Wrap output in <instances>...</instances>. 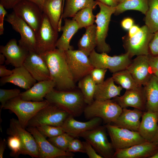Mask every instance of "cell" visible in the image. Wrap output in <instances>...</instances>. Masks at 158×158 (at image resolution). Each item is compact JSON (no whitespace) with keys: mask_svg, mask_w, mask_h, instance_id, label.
<instances>
[{"mask_svg":"<svg viewBox=\"0 0 158 158\" xmlns=\"http://www.w3.org/2000/svg\"><path fill=\"white\" fill-rule=\"evenodd\" d=\"M149 0H125L116 7L114 14L118 15L129 10H136L145 15L149 7Z\"/></svg>","mask_w":158,"mask_h":158,"instance_id":"cell-33","label":"cell"},{"mask_svg":"<svg viewBox=\"0 0 158 158\" xmlns=\"http://www.w3.org/2000/svg\"><path fill=\"white\" fill-rule=\"evenodd\" d=\"M140 30V28L135 25H133L129 30L128 36L130 37H132L137 33Z\"/></svg>","mask_w":158,"mask_h":158,"instance_id":"cell-52","label":"cell"},{"mask_svg":"<svg viewBox=\"0 0 158 158\" xmlns=\"http://www.w3.org/2000/svg\"><path fill=\"white\" fill-rule=\"evenodd\" d=\"M89 57L94 68L108 69L113 73L126 69L132 60L127 53L110 56L105 52L97 53L95 50Z\"/></svg>","mask_w":158,"mask_h":158,"instance_id":"cell-6","label":"cell"},{"mask_svg":"<svg viewBox=\"0 0 158 158\" xmlns=\"http://www.w3.org/2000/svg\"><path fill=\"white\" fill-rule=\"evenodd\" d=\"M133 20L130 18H128L124 19L121 22L122 28L126 30H129L133 25Z\"/></svg>","mask_w":158,"mask_h":158,"instance_id":"cell-49","label":"cell"},{"mask_svg":"<svg viewBox=\"0 0 158 158\" xmlns=\"http://www.w3.org/2000/svg\"><path fill=\"white\" fill-rule=\"evenodd\" d=\"M93 9L91 8H85L78 12L73 17V19L77 23L80 29L86 28L93 24L96 16L93 14Z\"/></svg>","mask_w":158,"mask_h":158,"instance_id":"cell-37","label":"cell"},{"mask_svg":"<svg viewBox=\"0 0 158 158\" xmlns=\"http://www.w3.org/2000/svg\"><path fill=\"white\" fill-rule=\"evenodd\" d=\"M158 146V125L156 132L154 138L151 141Z\"/></svg>","mask_w":158,"mask_h":158,"instance_id":"cell-55","label":"cell"},{"mask_svg":"<svg viewBox=\"0 0 158 158\" xmlns=\"http://www.w3.org/2000/svg\"><path fill=\"white\" fill-rule=\"evenodd\" d=\"M64 0H45L42 8L43 13L46 15L54 29L61 31V16Z\"/></svg>","mask_w":158,"mask_h":158,"instance_id":"cell-27","label":"cell"},{"mask_svg":"<svg viewBox=\"0 0 158 158\" xmlns=\"http://www.w3.org/2000/svg\"><path fill=\"white\" fill-rule=\"evenodd\" d=\"M62 18L73 17L80 10L87 7L94 9L97 5L94 0H65Z\"/></svg>","mask_w":158,"mask_h":158,"instance_id":"cell-32","label":"cell"},{"mask_svg":"<svg viewBox=\"0 0 158 158\" xmlns=\"http://www.w3.org/2000/svg\"><path fill=\"white\" fill-rule=\"evenodd\" d=\"M22 0H0V4L6 9H13Z\"/></svg>","mask_w":158,"mask_h":158,"instance_id":"cell-48","label":"cell"},{"mask_svg":"<svg viewBox=\"0 0 158 158\" xmlns=\"http://www.w3.org/2000/svg\"><path fill=\"white\" fill-rule=\"evenodd\" d=\"M97 5L100 9L96 16L95 22L96 25V35L97 51L99 53L110 52L111 48L106 42L111 17L114 14L116 7L108 6L100 2L96 1Z\"/></svg>","mask_w":158,"mask_h":158,"instance_id":"cell-5","label":"cell"},{"mask_svg":"<svg viewBox=\"0 0 158 158\" xmlns=\"http://www.w3.org/2000/svg\"><path fill=\"white\" fill-rule=\"evenodd\" d=\"M112 77L115 83L126 90L141 86L126 69L113 73Z\"/></svg>","mask_w":158,"mask_h":158,"instance_id":"cell-36","label":"cell"},{"mask_svg":"<svg viewBox=\"0 0 158 158\" xmlns=\"http://www.w3.org/2000/svg\"><path fill=\"white\" fill-rule=\"evenodd\" d=\"M84 145L85 153L90 158H103L98 154L91 144L86 141L83 142Z\"/></svg>","mask_w":158,"mask_h":158,"instance_id":"cell-46","label":"cell"},{"mask_svg":"<svg viewBox=\"0 0 158 158\" xmlns=\"http://www.w3.org/2000/svg\"><path fill=\"white\" fill-rule=\"evenodd\" d=\"M144 111L134 108L132 110L127 108L122 111L116 119L111 124L118 127L138 132Z\"/></svg>","mask_w":158,"mask_h":158,"instance_id":"cell-25","label":"cell"},{"mask_svg":"<svg viewBox=\"0 0 158 158\" xmlns=\"http://www.w3.org/2000/svg\"><path fill=\"white\" fill-rule=\"evenodd\" d=\"M39 131L45 137L52 138L65 133L61 127L48 125H41L36 126Z\"/></svg>","mask_w":158,"mask_h":158,"instance_id":"cell-40","label":"cell"},{"mask_svg":"<svg viewBox=\"0 0 158 158\" xmlns=\"http://www.w3.org/2000/svg\"><path fill=\"white\" fill-rule=\"evenodd\" d=\"M23 66L36 81L50 79L49 71L45 61L35 51H29Z\"/></svg>","mask_w":158,"mask_h":158,"instance_id":"cell-18","label":"cell"},{"mask_svg":"<svg viewBox=\"0 0 158 158\" xmlns=\"http://www.w3.org/2000/svg\"><path fill=\"white\" fill-rule=\"evenodd\" d=\"M150 158H158V151Z\"/></svg>","mask_w":158,"mask_h":158,"instance_id":"cell-57","label":"cell"},{"mask_svg":"<svg viewBox=\"0 0 158 158\" xmlns=\"http://www.w3.org/2000/svg\"><path fill=\"white\" fill-rule=\"evenodd\" d=\"M5 20L20 34L18 44L29 51H35L36 34L33 29L13 11L7 14Z\"/></svg>","mask_w":158,"mask_h":158,"instance_id":"cell-13","label":"cell"},{"mask_svg":"<svg viewBox=\"0 0 158 158\" xmlns=\"http://www.w3.org/2000/svg\"><path fill=\"white\" fill-rule=\"evenodd\" d=\"M122 88L114 84L112 77L107 78L103 82L96 84L94 95V100H105L111 99L120 96Z\"/></svg>","mask_w":158,"mask_h":158,"instance_id":"cell-28","label":"cell"},{"mask_svg":"<svg viewBox=\"0 0 158 158\" xmlns=\"http://www.w3.org/2000/svg\"><path fill=\"white\" fill-rule=\"evenodd\" d=\"M105 126L99 125L82 133L83 138L92 146L103 158H113L115 150L108 139Z\"/></svg>","mask_w":158,"mask_h":158,"instance_id":"cell-8","label":"cell"},{"mask_svg":"<svg viewBox=\"0 0 158 158\" xmlns=\"http://www.w3.org/2000/svg\"><path fill=\"white\" fill-rule=\"evenodd\" d=\"M65 52L68 66L75 82L89 74L94 68L89 56L82 51L69 49Z\"/></svg>","mask_w":158,"mask_h":158,"instance_id":"cell-12","label":"cell"},{"mask_svg":"<svg viewBox=\"0 0 158 158\" xmlns=\"http://www.w3.org/2000/svg\"><path fill=\"white\" fill-rule=\"evenodd\" d=\"M29 51L17 44V40L12 39L4 46H0V52L5 57L6 64H11L15 67L23 66Z\"/></svg>","mask_w":158,"mask_h":158,"instance_id":"cell-20","label":"cell"},{"mask_svg":"<svg viewBox=\"0 0 158 158\" xmlns=\"http://www.w3.org/2000/svg\"><path fill=\"white\" fill-rule=\"evenodd\" d=\"M115 150L127 148L146 141L138 132L121 128L111 124L104 125Z\"/></svg>","mask_w":158,"mask_h":158,"instance_id":"cell-9","label":"cell"},{"mask_svg":"<svg viewBox=\"0 0 158 158\" xmlns=\"http://www.w3.org/2000/svg\"><path fill=\"white\" fill-rule=\"evenodd\" d=\"M138 132L146 141H151L156 132L158 125V113L144 111Z\"/></svg>","mask_w":158,"mask_h":158,"instance_id":"cell-26","label":"cell"},{"mask_svg":"<svg viewBox=\"0 0 158 158\" xmlns=\"http://www.w3.org/2000/svg\"><path fill=\"white\" fill-rule=\"evenodd\" d=\"M154 34L145 25L140 28V31L134 36L123 37V45L126 53L131 58L135 56L149 54V44Z\"/></svg>","mask_w":158,"mask_h":158,"instance_id":"cell-10","label":"cell"},{"mask_svg":"<svg viewBox=\"0 0 158 158\" xmlns=\"http://www.w3.org/2000/svg\"><path fill=\"white\" fill-rule=\"evenodd\" d=\"M148 62L153 75L158 78V55H148Z\"/></svg>","mask_w":158,"mask_h":158,"instance_id":"cell-44","label":"cell"},{"mask_svg":"<svg viewBox=\"0 0 158 158\" xmlns=\"http://www.w3.org/2000/svg\"><path fill=\"white\" fill-rule=\"evenodd\" d=\"M107 69L94 68L89 74L96 84H100L104 81Z\"/></svg>","mask_w":158,"mask_h":158,"instance_id":"cell-42","label":"cell"},{"mask_svg":"<svg viewBox=\"0 0 158 158\" xmlns=\"http://www.w3.org/2000/svg\"><path fill=\"white\" fill-rule=\"evenodd\" d=\"M85 29V33L78 41V50L89 56L97 45L96 25L93 24Z\"/></svg>","mask_w":158,"mask_h":158,"instance_id":"cell-31","label":"cell"},{"mask_svg":"<svg viewBox=\"0 0 158 158\" xmlns=\"http://www.w3.org/2000/svg\"><path fill=\"white\" fill-rule=\"evenodd\" d=\"M145 21L150 32L154 34L158 31V0H149Z\"/></svg>","mask_w":158,"mask_h":158,"instance_id":"cell-35","label":"cell"},{"mask_svg":"<svg viewBox=\"0 0 158 158\" xmlns=\"http://www.w3.org/2000/svg\"><path fill=\"white\" fill-rule=\"evenodd\" d=\"M49 103L46 99L40 102L24 100L19 95L8 101L3 109L9 110L14 113L20 125L25 128L29 121Z\"/></svg>","mask_w":158,"mask_h":158,"instance_id":"cell-3","label":"cell"},{"mask_svg":"<svg viewBox=\"0 0 158 158\" xmlns=\"http://www.w3.org/2000/svg\"><path fill=\"white\" fill-rule=\"evenodd\" d=\"M35 34V51L38 54H40L56 48L58 32L53 28L43 13L41 24Z\"/></svg>","mask_w":158,"mask_h":158,"instance_id":"cell-11","label":"cell"},{"mask_svg":"<svg viewBox=\"0 0 158 158\" xmlns=\"http://www.w3.org/2000/svg\"><path fill=\"white\" fill-rule=\"evenodd\" d=\"M56 87L54 82L51 80L38 82L30 88L21 92L19 96L26 101L40 102L44 101L47 95Z\"/></svg>","mask_w":158,"mask_h":158,"instance_id":"cell-24","label":"cell"},{"mask_svg":"<svg viewBox=\"0 0 158 158\" xmlns=\"http://www.w3.org/2000/svg\"><path fill=\"white\" fill-rule=\"evenodd\" d=\"M5 57L2 53H0V65L3 64L5 61Z\"/></svg>","mask_w":158,"mask_h":158,"instance_id":"cell-56","label":"cell"},{"mask_svg":"<svg viewBox=\"0 0 158 158\" xmlns=\"http://www.w3.org/2000/svg\"><path fill=\"white\" fill-rule=\"evenodd\" d=\"M7 145L11 150V157H18L20 154H23L22 144L19 138L14 135H9L7 140Z\"/></svg>","mask_w":158,"mask_h":158,"instance_id":"cell-39","label":"cell"},{"mask_svg":"<svg viewBox=\"0 0 158 158\" xmlns=\"http://www.w3.org/2000/svg\"><path fill=\"white\" fill-rule=\"evenodd\" d=\"M6 144H7V141L5 139L2 140V138H0V158H2L3 157L4 154L6 149Z\"/></svg>","mask_w":158,"mask_h":158,"instance_id":"cell-53","label":"cell"},{"mask_svg":"<svg viewBox=\"0 0 158 158\" xmlns=\"http://www.w3.org/2000/svg\"><path fill=\"white\" fill-rule=\"evenodd\" d=\"M67 152H79L85 153L83 142L76 138H73L69 143Z\"/></svg>","mask_w":158,"mask_h":158,"instance_id":"cell-43","label":"cell"},{"mask_svg":"<svg viewBox=\"0 0 158 158\" xmlns=\"http://www.w3.org/2000/svg\"><path fill=\"white\" fill-rule=\"evenodd\" d=\"M108 6L116 7L118 4L117 0H97Z\"/></svg>","mask_w":158,"mask_h":158,"instance_id":"cell-51","label":"cell"},{"mask_svg":"<svg viewBox=\"0 0 158 158\" xmlns=\"http://www.w3.org/2000/svg\"><path fill=\"white\" fill-rule=\"evenodd\" d=\"M158 151V146L145 141L127 148L115 150L113 158H150Z\"/></svg>","mask_w":158,"mask_h":158,"instance_id":"cell-19","label":"cell"},{"mask_svg":"<svg viewBox=\"0 0 158 158\" xmlns=\"http://www.w3.org/2000/svg\"><path fill=\"white\" fill-rule=\"evenodd\" d=\"M102 121L100 118L95 117L86 122H81L76 120L74 117L69 115L61 127L65 133L77 138L83 133L100 125Z\"/></svg>","mask_w":158,"mask_h":158,"instance_id":"cell-22","label":"cell"},{"mask_svg":"<svg viewBox=\"0 0 158 158\" xmlns=\"http://www.w3.org/2000/svg\"><path fill=\"white\" fill-rule=\"evenodd\" d=\"M48 68L50 80L56 89L67 90L75 88V81L69 68L65 51L58 48L40 54Z\"/></svg>","mask_w":158,"mask_h":158,"instance_id":"cell-1","label":"cell"},{"mask_svg":"<svg viewBox=\"0 0 158 158\" xmlns=\"http://www.w3.org/2000/svg\"><path fill=\"white\" fill-rule=\"evenodd\" d=\"M26 130L32 135L37 144L40 158H72V153L61 150L51 144L36 127H27ZM26 127V128H27Z\"/></svg>","mask_w":158,"mask_h":158,"instance_id":"cell-16","label":"cell"},{"mask_svg":"<svg viewBox=\"0 0 158 158\" xmlns=\"http://www.w3.org/2000/svg\"><path fill=\"white\" fill-rule=\"evenodd\" d=\"M13 11L26 22L35 33L42 23L43 13L35 3L28 0H22L13 8Z\"/></svg>","mask_w":158,"mask_h":158,"instance_id":"cell-15","label":"cell"},{"mask_svg":"<svg viewBox=\"0 0 158 158\" xmlns=\"http://www.w3.org/2000/svg\"><path fill=\"white\" fill-rule=\"evenodd\" d=\"M9 135L17 136L22 145L23 154L32 158H39L37 143L32 135L20 125L18 120L12 118L10 120L9 127L7 130Z\"/></svg>","mask_w":158,"mask_h":158,"instance_id":"cell-14","label":"cell"},{"mask_svg":"<svg viewBox=\"0 0 158 158\" xmlns=\"http://www.w3.org/2000/svg\"><path fill=\"white\" fill-rule=\"evenodd\" d=\"M6 8L0 4V35L4 33V21L5 16L7 15V12Z\"/></svg>","mask_w":158,"mask_h":158,"instance_id":"cell-47","label":"cell"},{"mask_svg":"<svg viewBox=\"0 0 158 158\" xmlns=\"http://www.w3.org/2000/svg\"><path fill=\"white\" fill-rule=\"evenodd\" d=\"M64 19V25L61 28L62 33L57 41L56 46L57 48L66 51L73 49V47L70 45V42L73 36L80 29L76 22L73 19Z\"/></svg>","mask_w":158,"mask_h":158,"instance_id":"cell-29","label":"cell"},{"mask_svg":"<svg viewBox=\"0 0 158 158\" xmlns=\"http://www.w3.org/2000/svg\"><path fill=\"white\" fill-rule=\"evenodd\" d=\"M21 93L18 89H0V102L1 111L6 103L9 100L19 96Z\"/></svg>","mask_w":158,"mask_h":158,"instance_id":"cell-41","label":"cell"},{"mask_svg":"<svg viewBox=\"0 0 158 158\" xmlns=\"http://www.w3.org/2000/svg\"><path fill=\"white\" fill-rule=\"evenodd\" d=\"M73 138L68 134L64 133L57 136L49 138L48 140L59 150L67 152L69 143Z\"/></svg>","mask_w":158,"mask_h":158,"instance_id":"cell-38","label":"cell"},{"mask_svg":"<svg viewBox=\"0 0 158 158\" xmlns=\"http://www.w3.org/2000/svg\"><path fill=\"white\" fill-rule=\"evenodd\" d=\"M49 103L53 104L74 117L80 115L87 104L79 89L60 90L53 89L45 97Z\"/></svg>","mask_w":158,"mask_h":158,"instance_id":"cell-2","label":"cell"},{"mask_svg":"<svg viewBox=\"0 0 158 158\" xmlns=\"http://www.w3.org/2000/svg\"><path fill=\"white\" fill-rule=\"evenodd\" d=\"M122 110V108L112 99L94 100L91 104L86 106L83 113L87 119L99 117L107 124L114 121Z\"/></svg>","mask_w":158,"mask_h":158,"instance_id":"cell-4","label":"cell"},{"mask_svg":"<svg viewBox=\"0 0 158 158\" xmlns=\"http://www.w3.org/2000/svg\"><path fill=\"white\" fill-rule=\"evenodd\" d=\"M125 0H117L119 4L121 3L124 1Z\"/></svg>","mask_w":158,"mask_h":158,"instance_id":"cell-58","label":"cell"},{"mask_svg":"<svg viewBox=\"0 0 158 158\" xmlns=\"http://www.w3.org/2000/svg\"><path fill=\"white\" fill-rule=\"evenodd\" d=\"M12 73V70L6 69L5 65H0V77L1 78L10 76Z\"/></svg>","mask_w":158,"mask_h":158,"instance_id":"cell-50","label":"cell"},{"mask_svg":"<svg viewBox=\"0 0 158 158\" xmlns=\"http://www.w3.org/2000/svg\"><path fill=\"white\" fill-rule=\"evenodd\" d=\"M149 48L150 54L154 56L158 55V31L154 34L149 43Z\"/></svg>","mask_w":158,"mask_h":158,"instance_id":"cell-45","label":"cell"},{"mask_svg":"<svg viewBox=\"0 0 158 158\" xmlns=\"http://www.w3.org/2000/svg\"><path fill=\"white\" fill-rule=\"evenodd\" d=\"M96 85L89 74L78 81V88L82 94L87 105L90 104L94 100Z\"/></svg>","mask_w":158,"mask_h":158,"instance_id":"cell-34","label":"cell"},{"mask_svg":"<svg viewBox=\"0 0 158 158\" xmlns=\"http://www.w3.org/2000/svg\"><path fill=\"white\" fill-rule=\"evenodd\" d=\"M143 86L146 98L145 111L158 113V78L153 75Z\"/></svg>","mask_w":158,"mask_h":158,"instance_id":"cell-30","label":"cell"},{"mask_svg":"<svg viewBox=\"0 0 158 158\" xmlns=\"http://www.w3.org/2000/svg\"><path fill=\"white\" fill-rule=\"evenodd\" d=\"M139 85L144 86L153 75L147 55L137 56L132 60L126 68Z\"/></svg>","mask_w":158,"mask_h":158,"instance_id":"cell-21","label":"cell"},{"mask_svg":"<svg viewBox=\"0 0 158 158\" xmlns=\"http://www.w3.org/2000/svg\"><path fill=\"white\" fill-rule=\"evenodd\" d=\"M36 4L42 11V8L45 0H28Z\"/></svg>","mask_w":158,"mask_h":158,"instance_id":"cell-54","label":"cell"},{"mask_svg":"<svg viewBox=\"0 0 158 158\" xmlns=\"http://www.w3.org/2000/svg\"><path fill=\"white\" fill-rule=\"evenodd\" d=\"M12 71L11 75L0 79L1 85L10 83L26 90L36 83L37 81L23 66L15 67Z\"/></svg>","mask_w":158,"mask_h":158,"instance_id":"cell-23","label":"cell"},{"mask_svg":"<svg viewBox=\"0 0 158 158\" xmlns=\"http://www.w3.org/2000/svg\"><path fill=\"white\" fill-rule=\"evenodd\" d=\"M112 100L122 108L131 107L143 111H146V98L142 86L127 90L123 95L116 96Z\"/></svg>","mask_w":158,"mask_h":158,"instance_id":"cell-17","label":"cell"},{"mask_svg":"<svg viewBox=\"0 0 158 158\" xmlns=\"http://www.w3.org/2000/svg\"><path fill=\"white\" fill-rule=\"evenodd\" d=\"M69 115L64 110L49 102L29 121L27 127H36L41 125L61 127Z\"/></svg>","mask_w":158,"mask_h":158,"instance_id":"cell-7","label":"cell"}]
</instances>
